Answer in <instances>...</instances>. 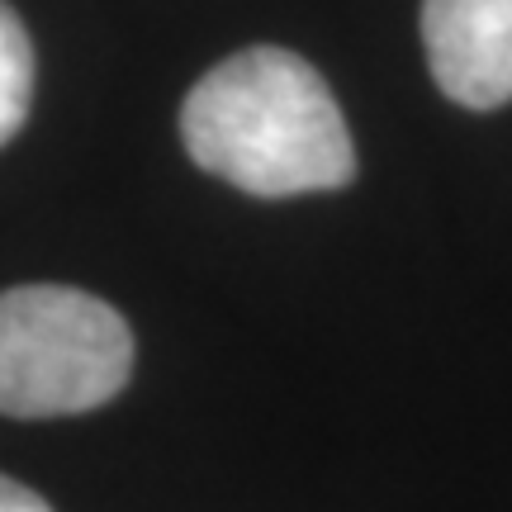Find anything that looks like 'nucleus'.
<instances>
[{
    "label": "nucleus",
    "mask_w": 512,
    "mask_h": 512,
    "mask_svg": "<svg viewBox=\"0 0 512 512\" xmlns=\"http://www.w3.org/2000/svg\"><path fill=\"white\" fill-rule=\"evenodd\" d=\"M133 375V332L86 290L19 285L0 294V413L72 418L110 403Z\"/></svg>",
    "instance_id": "f03ea898"
},
{
    "label": "nucleus",
    "mask_w": 512,
    "mask_h": 512,
    "mask_svg": "<svg viewBox=\"0 0 512 512\" xmlns=\"http://www.w3.org/2000/svg\"><path fill=\"white\" fill-rule=\"evenodd\" d=\"M34 105V43L19 15L0 0V147L15 138Z\"/></svg>",
    "instance_id": "20e7f679"
},
{
    "label": "nucleus",
    "mask_w": 512,
    "mask_h": 512,
    "mask_svg": "<svg viewBox=\"0 0 512 512\" xmlns=\"http://www.w3.org/2000/svg\"><path fill=\"white\" fill-rule=\"evenodd\" d=\"M0 512H53V508H48L34 489H24V484L0 475Z\"/></svg>",
    "instance_id": "39448f33"
},
{
    "label": "nucleus",
    "mask_w": 512,
    "mask_h": 512,
    "mask_svg": "<svg viewBox=\"0 0 512 512\" xmlns=\"http://www.w3.org/2000/svg\"><path fill=\"white\" fill-rule=\"evenodd\" d=\"M422 48L446 100L465 110L512 100V0H422Z\"/></svg>",
    "instance_id": "7ed1b4c3"
},
{
    "label": "nucleus",
    "mask_w": 512,
    "mask_h": 512,
    "mask_svg": "<svg viewBox=\"0 0 512 512\" xmlns=\"http://www.w3.org/2000/svg\"><path fill=\"white\" fill-rule=\"evenodd\" d=\"M181 138L195 166L261 200L337 190L356 176L328 81L285 48H247L204 72L181 105Z\"/></svg>",
    "instance_id": "f257e3e1"
}]
</instances>
